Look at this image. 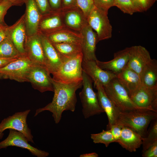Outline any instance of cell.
<instances>
[{
	"label": "cell",
	"instance_id": "30bf717a",
	"mask_svg": "<svg viewBox=\"0 0 157 157\" xmlns=\"http://www.w3.org/2000/svg\"><path fill=\"white\" fill-rule=\"evenodd\" d=\"M9 130L7 138L0 142V149L9 146H15L27 149L33 155L37 157H47L49 156L48 152L31 145L26 137L21 133L12 129Z\"/></svg>",
	"mask_w": 157,
	"mask_h": 157
},
{
	"label": "cell",
	"instance_id": "1f68e13d",
	"mask_svg": "<svg viewBox=\"0 0 157 157\" xmlns=\"http://www.w3.org/2000/svg\"><path fill=\"white\" fill-rule=\"evenodd\" d=\"M138 12L146 11L149 9L157 0H132Z\"/></svg>",
	"mask_w": 157,
	"mask_h": 157
},
{
	"label": "cell",
	"instance_id": "8d00e7d4",
	"mask_svg": "<svg viewBox=\"0 0 157 157\" xmlns=\"http://www.w3.org/2000/svg\"><path fill=\"white\" fill-rule=\"evenodd\" d=\"M37 6L40 12L45 14L52 9L49 6L48 0H35Z\"/></svg>",
	"mask_w": 157,
	"mask_h": 157
},
{
	"label": "cell",
	"instance_id": "8fae6325",
	"mask_svg": "<svg viewBox=\"0 0 157 157\" xmlns=\"http://www.w3.org/2000/svg\"><path fill=\"white\" fill-rule=\"evenodd\" d=\"M129 96L138 107L157 111V87L151 88L142 85Z\"/></svg>",
	"mask_w": 157,
	"mask_h": 157
},
{
	"label": "cell",
	"instance_id": "ac0fdd59",
	"mask_svg": "<svg viewBox=\"0 0 157 157\" xmlns=\"http://www.w3.org/2000/svg\"><path fill=\"white\" fill-rule=\"evenodd\" d=\"M40 38L48 69L52 74L56 72L66 60L61 56L45 35H42Z\"/></svg>",
	"mask_w": 157,
	"mask_h": 157
},
{
	"label": "cell",
	"instance_id": "836d02e7",
	"mask_svg": "<svg viewBox=\"0 0 157 157\" xmlns=\"http://www.w3.org/2000/svg\"><path fill=\"white\" fill-rule=\"evenodd\" d=\"M94 5L98 8L108 12V10L113 6L114 0H93Z\"/></svg>",
	"mask_w": 157,
	"mask_h": 157
},
{
	"label": "cell",
	"instance_id": "ab89813d",
	"mask_svg": "<svg viewBox=\"0 0 157 157\" xmlns=\"http://www.w3.org/2000/svg\"><path fill=\"white\" fill-rule=\"evenodd\" d=\"M48 1L52 10H57L61 9V0H48Z\"/></svg>",
	"mask_w": 157,
	"mask_h": 157
},
{
	"label": "cell",
	"instance_id": "e0dca14e",
	"mask_svg": "<svg viewBox=\"0 0 157 157\" xmlns=\"http://www.w3.org/2000/svg\"><path fill=\"white\" fill-rule=\"evenodd\" d=\"M62 9L65 26L80 33L88 23L86 18L82 11L77 6Z\"/></svg>",
	"mask_w": 157,
	"mask_h": 157
},
{
	"label": "cell",
	"instance_id": "9a60e30c",
	"mask_svg": "<svg viewBox=\"0 0 157 157\" xmlns=\"http://www.w3.org/2000/svg\"><path fill=\"white\" fill-rule=\"evenodd\" d=\"M151 59L145 48L141 45L133 46L129 47L127 66L140 76L144 67Z\"/></svg>",
	"mask_w": 157,
	"mask_h": 157
},
{
	"label": "cell",
	"instance_id": "4dcf8cb0",
	"mask_svg": "<svg viewBox=\"0 0 157 157\" xmlns=\"http://www.w3.org/2000/svg\"><path fill=\"white\" fill-rule=\"evenodd\" d=\"M113 6L117 7L123 13L130 15L138 12L132 0H114Z\"/></svg>",
	"mask_w": 157,
	"mask_h": 157
},
{
	"label": "cell",
	"instance_id": "8992f818",
	"mask_svg": "<svg viewBox=\"0 0 157 157\" xmlns=\"http://www.w3.org/2000/svg\"><path fill=\"white\" fill-rule=\"evenodd\" d=\"M32 65L26 55H21L0 68V79H9L21 83L27 82V74Z\"/></svg>",
	"mask_w": 157,
	"mask_h": 157
},
{
	"label": "cell",
	"instance_id": "d6a6232c",
	"mask_svg": "<svg viewBox=\"0 0 157 157\" xmlns=\"http://www.w3.org/2000/svg\"><path fill=\"white\" fill-rule=\"evenodd\" d=\"M77 6L83 12L86 18L94 6L93 0H77Z\"/></svg>",
	"mask_w": 157,
	"mask_h": 157
},
{
	"label": "cell",
	"instance_id": "e575fe53",
	"mask_svg": "<svg viewBox=\"0 0 157 157\" xmlns=\"http://www.w3.org/2000/svg\"><path fill=\"white\" fill-rule=\"evenodd\" d=\"M13 4L8 0H3L0 2V23L3 25V18L7 10Z\"/></svg>",
	"mask_w": 157,
	"mask_h": 157
},
{
	"label": "cell",
	"instance_id": "7a4b0ae2",
	"mask_svg": "<svg viewBox=\"0 0 157 157\" xmlns=\"http://www.w3.org/2000/svg\"><path fill=\"white\" fill-rule=\"evenodd\" d=\"M157 117V111L146 109L133 110L121 112L116 124L129 127L144 137L147 133L149 124Z\"/></svg>",
	"mask_w": 157,
	"mask_h": 157
},
{
	"label": "cell",
	"instance_id": "b9f144b4",
	"mask_svg": "<svg viewBox=\"0 0 157 157\" xmlns=\"http://www.w3.org/2000/svg\"><path fill=\"white\" fill-rule=\"evenodd\" d=\"M8 37L6 28L4 27L0 28V43Z\"/></svg>",
	"mask_w": 157,
	"mask_h": 157
},
{
	"label": "cell",
	"instance_id": "603a6c76",
	"mask_svg": "<svg viewBox=\"0 0 157 157\" xmlns=\"http://www.w3.org/2000/svg\"><path fill=\"white\" fill-rule=\"evenodd\" d=\"M45 36L52 43L63 42L81 43V33L66 27Z\"/></svg>",
	"mask_w": 157,
	"mask_h": 157
},
{
	"label": "cell",
	"instance_id": "6da1fadb",
	"mask_svg": "<svg viewBox=\"0 0 157 157\" xmlns=\"http://www.w3.org/2000/svg\"><path fill=\"white\" fill-rule=\"evenodd\" d=\"M54 94L51 102L36 110L34 117L45 111L52 113L55 122L60 121L64 111L74 112L77 102L76 92L82 86V81L66 84L56 81L52 78Z\"/></svg>",
	"mask_w": 157,
	"mask_h": 157
},
{
	"label": "cell",
	"instance_id": "4fadbf2b",
	"mask_svg": "<svg viewBox=\"0 0 157 157\" xmlns=\"http://www.w3.org/2000/svg\"><path fill=\"white\" fill-rule=\"evenodd\" d=\"M82 70L94 82L103 86L107 84L112 80L116 77L113 73L100 68L95 60H83Z\"/></svg>",
	"mask_w": 157,
	"mask_h": 157
},
{
	"label": "cell",
	"instance_id": "bcb514c9",
	"mask_svg": "<svg viewBox=\"0 0 157 157\" xmlns=\"http://www.w3.org/2000/svg\"><path fill=\"white\" fill-rule=\"evenodd\" d=\"M3 25L1 24L0 23V28L1 27H3Z\"/></svg>",
	"mask_w": 157,
	"mask_h": 157
},
{
	"label": "cell",
	"instance_id": "f6af8a7d",
	"mask_svg": "<svg viewBox=\"0 0 157 157\" xmlns=\"http://www.w3.org/2000/svg\"><path fill=\"white\" fill-rule=\"evenodd\" d=\"M4 135L3 132H0V139L2 138Z\"/></svg>",
	"mask_w": 157,
	"mask_h": 157
},
{
	"label": "cell",
	"instance_id": "f546056e",
	"mask_svg": "<svg viewBox=\"0 0 157 157\" xmlns=\"http://www.w3.org/2000/svg\"><path fill=\"white\" fill-rule=\"evenodd\" d=\"M154 121L147 136L142 137V151L146 149L155 142L157 141V119H154Z\"/></svg>",
	"mask_w": 157,
	"mask_h": 157
},
{
	"label": "cell",
	"instance_id": "52a82bcc",
	"mask_svg": "<svg viewBox=\"0 0 157 157\" xmlns=\"http://www.w3.org/2000/svg\"><path fill=\"white\" fill-rule=\"evenodd\" d=\"M108 13L94 5L87 17V23L96 31L99 41L110 39L112 36V27Z\"/></svg>",
	"mask_w": 157,
	"mask_h": 157
},
{
	"label": "cell",
	"instance_id": "4316f807",
	"mask_svg": "<svg viewBox=\"0 0 157 157\" xmlns=\"http://www.w3.org/2000/svg\"><path fill=\"white\" fill-rule=\"evenodd\" d=\"M25 34L24 25L22 23H21L15 28L11 33L10 38L22 55H25L24 46Z\"/></svg>",
	"mask_w": 157,
	"mask_h": 157
},
{
	"label": "cell",
	"instance_id": "44dd1931",
	"mask_svg": "<svg viewBox=\"0 0 157 157\" xmlns=\"http://www.w3.org/2000/svg\"><path fill=\"white\" fill-rule=\"evenodd\" d=\"M47 15L40 22L41 29L49 34L65 27L63 14L62 9L51 10L46 13Z\"/></svg>",
	"mask_w": 157,
	"mask_h": 157
},
{
	"label": "cell",
	"instance_id": "3957f363",
	"mask_svg": "<svg viewBox=\"0 0 157 157\" xmlns=\"http://www.w3.org/2000/svg\"><path fill=\"white\" fill-rule=\"evenodd\" d=\"M83 60L82 53L67 59L56 72L51 74L52 79L66 84L82 81Z\"/></svg>",
	"mask_w": 157,
	"mask_h": 157
},
{
	"label": "cell",
	"instance_id": "7bdbcfd3",
	"mask_svg": "<svg viewBox=\"0 0 157 157\" xmlns=\"http://www.w3.org/2000/svg\"><path fill=\"white\" fill-rule=\"evenodd\" d=\"M80 157H98V155L96 153L92 152L90 153L83 154L80 155Z\"/></svg>",
	"mask_w": 157,
	"mask_h": 157
},
{
	"label": "cell",
	"instance_id": "7dc6e473",
	"mask_svg": "<svg viewBox=\"0 0 157 157\" xmlns=\"http://www.w3.org/2000/svg\"><path fill=\"white\" fill-rule=\"evenodd\" d=\"M3 0H0V2L2 1Z\"/></svg>",
	"mask_w": 157,
	"mask_h": 157
},
{
	"label": "cell",
	"instance_id": "74e56055",
	"mask_svg": "<svg viewBox=\"0 0 157 157\" xmlns=\"http://www.w3.org/2000/svg\"><path fill=\"white\" fill-rule=\"evenodd\" d=\"M123 127L120 125L116 124L112 125L109 129L111 131L115 142H117L120 138Z\"/></svg>",
	"mask_w": 157,
	"mask_h": 157
},
{
	"label": "cell",
	"instance_id": "d6986e66",
	"mask_svg": "<svg viewBox=\"0 0 157 157\" xmlns=\"http://www.w3.org/2000/svg\"><path fill=\"white\" fill-rule=\"evenodd\" d=\"M129 47L118 51L114 54L113 59L106 62L97 60H96L97 65L104 70L110 71L116 75L127 65L129 59Z\"/></svg>",
	"mask_w": 157,
	"mask_h": 157
},
{
	"label": "cell",
	"instance_id": "60d3db41",
	"mask_svg": "<svg viewBox=\"0 0 157 157\" xmlns=\"http://www.w3.org/2000/svg\"><path fill=\"white\" fill-rule=\"evenodd\" d=\"M19 57L11 58L0 57V68L5 66L11 62L16 59Z\"/></svg>",
	"mask_w": 157,
	"mask_h": 157
},
{
	"label": "cell",
	"instance_id": "7c38bea8",
	"mask_svg": "<svg viewBox=\"0 0 157 157\" xmlns=\"http://www.w3.org/2000/svg\"><path fill=\"white\" fill-rule=\"evenodd\" d=\"M81 36V45L83 60H97L95 51L96 45L99 42L97 33L87 23L80 32Z\"/></svg>",
	"mask_w": 157,
	"mask_h": 157
},
{
	"label": "cell",
	"instance_id": "ee69618b",
	"mask_svg": "<svg viewBox=\"0 0 157 157\" xmlns=\"http://www.w3.org/2000/svg\"><path fill=\"white\" fill-rule=\"evenodd\" d=\"M11 2L13 5H20L24 2V0H8Z\"/></svg>",
	"mask_w": 157,
	"mask_h": 157
},
{
	"label": "cell",
	"instance_id": "f35d334b",
	"mask_svg": "<svg viewBox=\"0 0 157 157\" xmlns=\"http://www.w3.org/2000/svg\"><path fill=\"white\" fill-rule=\"evenodd\" d=\"M62 8L65 9L74 7L77 6V0H61Z\"/></svg>",
	"mask_w": 157,
	"mask_h": 157
},
{
	"label": "cell",
	"instance_id": "7402d4cb",
	"mask_svg": "<svg viewBox=\"0 0 157 157\" xmlns=\"http://www.w3.org/2000/svg\"><path fill=\"white\" fill-rule=\"evenodd\" d=\"M142 137L133 129L123 126L118 143L123 148L131 152H135L142 145Z\"/></svg>",
	"mask_w": 157,
	"mask_h": 157
},
{
	"label": "cell",
	"instance_id": "277c9868",
	"mask_svg": "<svg viewBox=\"0 0 157 157\" xmlns=\"http://www.w3.org/2000/svg\"><path fill=\"white\" fill-rule=\"evenodd\" d=\"M92 82L91 78L83 71V88L79 95L82 113L85 119L104 112L99 105L97 93L93 89Z\"/></svg>",
	"mask_w": 157,
	"mask_h": 157
},
{
	"label": "cell",
	"instance_id": "cb8c5ba5",
	"mask_svg": "<svg viewBox=\"0 0 157 157\" xmlns=\"http://www.w3.org/2000/svg\"><path fill=\"white\" fill-rule=\"evenodd\" d=\"M26 9L27 31L30 35L35 34L38 30L40 16L35 0H24Z\"/></svg>",
	"mask_w": 157,
	"mask_h": 157
},
{
	"label": "cell",
	"instance_id": "484cf974",
	"mask_svg": "<svg viewBox=\"0 0 157 157\" xmlns=\"http://www.w3.org/2000/svg\"><path fill=\"white\" fill-rule=\"evenodd\" d=\"M52 44L61 56L66 60L82 53L81 43L63 42Z\"/></svg>",
	"mask_w": 157,
	"mask_h": 157
},
{
	"label": "cell",
	"instance_id": "d4e9b609",
	"mask_svg": "<svg viewBox=\"0 0 157 157\" xmlns=\"http://www.w3.org/2000/svg\"><path fill=\"white\" fill-rule=\"evenodd\" d=\"M142 85L154 88L157 87V61L151 59L140 75Z\"/></svg>",
	"mask_w": 157,
	"mask_h": 157
},
{
	"label": "cell",
	"instance_id": "d590c367",
	"mask_svg": "<svg viewBox=\"0 0 157 157\" xmlns=\"http://www.w3.org/2000/svg\"><path fill=\"white\" fill-rule=\"evenodd\" d=\"M144 157H157V141L155 142L147 149L142 151Z\"/></svg>",
	"mask_w": 157,
	"mask_h": 157
},
{
	"label": "cell",
	"instance_id": "9c48e42d",
	"mask_svg": "<svg viewBox=\"0 0 157 157\" xmlns=\"http://www.w3.org/2000/svg\"><path fill=\"white\" fill-rule=\"evenodd\" d=\"M46 68L33 64L27 74V82L31 83L34 89L41 93L53 92L52 78Z\"/></svg>",
	"mask_w": 157,
	"mask_h": 157
},
{
	"label": "cell",
	"instance_id": "5bb4252c",
	"mask_svg": "<svg viewBox=\"0 0 157 157\" xmlns=\"http://www.w3.org/2000/svg\"><path fill=\"white\" fill-rule=\"evenodd\" d=\"M97 90L96 93L99 105L108 117V122L107 129L116 123L121 112L106 94L103 86L99 83L94 84Z\"/></svg>",
	"mask_w": 157,
	"mask_h": 157
},
{
	"label": "cell",
	"instance_id": "2e32d148",
	"mask_svg": "<svg viewBox=\"0 0 157 157\" xmlns=\"http://www.w3.org/2000/svg\"><path fill=\"white\" fill-rule=\"evenodd\" d=\"M25 50V55L33 64L42 66L49 71L40 37L31 38L26 44Z\"/></svg>",
	"mask_w": 157,
	"mask_h": 157
},
{
	"label": "cell",
	"instance_id": "83f0119b",
	"mask_svg": "<svg viewBox=\"0 0 157 157\" xmlns=\"http://www.w3.org/2000/svg\"><path fill=\"white\" fill-rule=\"evenodd\" d=\"M21 55L9 37L0 43V57L11 58Z\"/></svg>",
	"mask_w": 157,
	"mask_h": 157
},
{
	"label": "cell",
	"instance_id": "ba28073f",
	"mask_svg": "<svg viewBox=\"0 0 157 157\" xmlns=\"http://www.w3.org/2000/svg\"><path fill=\"white\" fill-rule=\"evenodd\" d=\"M30 111L28 109L16 112L3 119L0 123V132L8 129L14 130L22 133L29 142L34 143L31 130L27 122V117Z\"/></svg>",
	"mask_w": 157,
	"mask_h": 157
},
{
	"label": "cell",
	"instance_id": "5b68a950",
	"mask_svg": "<svg viewBox=\"0 0 157 157\" xmlns=\"http://www.w3.org/2000/svg\"><path fill=\"white\" fill-rule=\"evenodd\" d=\"M103 87L107 95L121 112L144 109L138 107L133 103L128 91L116 77Z\"/></svg>",
	"mask_w": 157,
	"mask_h": 157
},
{
	"label": "cell",
	"instance_id": "ffe728a7",
	"mask_svg": "<svg viewBox=\"0 0 157 157\" xmlns=\"http://www.w3.org/2000/svg\"><path fill=\"white\" fill-rule=\"evenodd\" d=\"M116 77L129 96L142 85L140 76L127 65L116 75Z\"/></svg>",
	"mask_w": 157,
	"mask_h": 157
},
{
	"label": "cell",
	"instance_id": "f1b7e54d",
	"mask_svg": "<svg viewBox=\"0 0 157 157\" xmlns=\"http://www.w3.org/2000/svg\"><path fill=\"white\" fill-rule=\"evenodd\" d=\"M90 138L94 143L103 144L106 147H107L110 143L115 142L110 129L106 130H103L99 133L92 134L90 135Z\"/></svg>",
	"mask_w": 157,
	"mask_h": 157
}]
</instances>
